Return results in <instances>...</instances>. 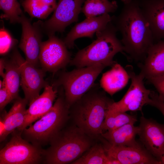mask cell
I'll return each instance as SVG.
<instances>
[{
    "mask_svg": "<svg viewBox=\"0 0 164 164\" xmlns=\"http://www.w3.org/2000/svg\"><path fill=\"white\" fill-rule=\"evenodd\" d=\"M115 26L121 34L125 52L132 60L143 62L155 43L149 25L140 7L138 0L124 4L119 15L112 16Z\"/></svg>",
    "mask_w": 164,
    "mask_h": 164,
    "instance_id": "1",
    "label": "cell"
},
{
    "mask_svg": "<svg viewBox=\"0 0 164 164\" xmlns=\"http://www.w3.org/2000/svg\"><path fill=\"white\" fill-rule=\"evenodd\" d=\"M114 102L94 84L70 106V112L76 126L92 138H99L106 113Z\"/></svg>",
    "mask_w": 164,
    "mask_h": 164,
    "instance_id": "2",
    "label": "cell"
},
{
    "mask_svg": "<svg viewBox=\"0 0 164 164\" xmlns=\"http://www.w3.org/2000/svg\"><path fill=\"white\" fill-rule=\"evenodd\" d=\"M57 89L58 97L51 109L21 131L22 137L36 146L42 148L50 145L69 119L70 107L66 101L64 90L61 87Z\"/></svg>",
    "mask_w": 164,
    "mask_h": 164,
    "instance_id": "3",
    "label": "cell"
},
{
    "mask_svg": "<svg viewBox=\"0 0 164 164\" xmlns=\"http://www.w3.org/2000/svg\"><path fill=\"white\" fill-rule=\"evenodd\" d=\"M92 139L75 125L65 127L44 149L43 163H71L92 145Z\"/></svg>",
    "mask_w": 164,
    "mask_h": 164,
    "instance_id": "4",
    "label": "cell"
},
{
    "mask_svg": "<svg viewBox=\"0 0 164 164\" xmlns=\"http://www.w3.org/2000/svg\"><path fill=\"white\" fill-rule=\"evenodd\" d=\"M111 22L104 29L96 33V40L77 52L71 60L70 65L81 68L101 64L107 67L116 63L113 60V57L117 53L124 51V48L117 37L118 30Z\"/></svg>",
    "mask_w": 164,
    "mask_h": 164,
    "instance_id": "5",
    "label": "cell"
},
{
    "mask_svg": "<svg viewBox=\"0 0 164 164\" xmlns=\"http://www.w3.org/2000/svg\"><path fill=\"white\" fill-rule=\"evenodd\" d=\"M106 67L97 64L77 68L70 72H62L52 85L55 88L63 87L66 101L70 107L91 88L98 76Z\"/></svg>",
    "mask_w": 164,
    "mask_h": 164,
    "instance_id": "6",
    "label": "cell"
},
{
    "mask_svg": "<svg viewBox=\"0 0 164 164\" xmlns=\"http://www.w3.org/2000/svg\"><path fill=\"white\" fill-rule=\"evenodd\" d=\"M0 151V164H37L43 163L44 149L24 139L16 129Z\"/></svg>",
    "mask_w": 164,
    "mask_h": 164,
    "instance_id": "7",
    "label": "cell"
},
{
    "mask_svg": "<svg viewBox=\"0 0 164 164\" xmlns=\"http://www.w3.org/2000/svg\"><path fill=\"white\" fill-rule=\"evenodd\" d=\"M127 68L131 80L130 87L120 101H114L110 105L108 111L112 113L140 111L142 113L143 106L150 103L151 91L145 87L143 81L145 77L141 73L136 74L131 67L128 66Z\"/></svg>",
    "mask_w": 164,
    "mask_h": 164,
    "instance_id": "8",
    "label": "cell"
},
{
    "mask_svg": "<svg viewBox=\"0 0 164 164\" xmlns=\"http://www.w3.org/2000/svg\"><path fill=\"white\" fill-rule=\"evenodd\" d=\"M63 40L55 35L42 42L39 56V64L45 72L53 74L64 68L71 60V54Z\"/></svg>",
    "mask_w": 164,
    "mask_h": 164,
    "instance_id": "9",
    "label": "cell"
},
{
    "mask_svg": "<svg viewBox=\"0 0 164 164\" xmlns=\"http://www.w3.org/2000/svg\"><path fill=\"white\" fill-rule=\"evenodd\" d=\"M11 57L19 67L20 85L24 94V98L29 104L39 95L41 90L49 84L44 79L46 72L28 62L15 47Z\"/></svg>",
    "mask_w": 164,
    "mask_h": 164,
    "instance_id": "10",
    "label": "cell"
},
{
    "mask_svg": "<svg viewBox=\"0 0 164 164\" xmlns=\"http://www.w3.org/2000/svg\"><path fill=\"white\" fill-rule=\"evenodd\" d=\"M85 0H58L51 17L42 22L43 33L48 37L56 32H63L67 27L78 20L82 5Z\"/></svg>",
    "mask_w": 164,
    "mask_h": 164,
    "instance_id": "11",
    "label": "cell"
},
{
    "mask_svg": "<svg viewBox=\"0 0 164 164\" xmlns=\"http://www.w3.org/2000/svg\"><path fill=\"white\" fill-rule=\"evenodd\" d=\"M43 22L39 20L32 24L30 20L23 14L20 23L22 34L19 47L24 53L26 60L38 67L43 33Z\"/></svg>",
    "mask_w": 164,
    "mask_h": 164,
    "instance_id": "12",
    "label": "cell"
},
{
    "mask_svg": "<svg viewBox=\"0 0 164 164\" xmlns=\"http://www.w3.org/2000/svg\"><path fill=\"white\" fill-rule=\"evenodd\" d=\"M138 135L145 148L160 162L164 154V124L141 117Z\"/></svg>",
    "mask_w": 164,
    "mask_h": 164,
    "instance_id": "13",
    "label": "cell"
},
{
    "mask_svg": "<svg viewBox=\"0 0 164 164\" xmlns=\"http://www.w3.org/2000/svg\"><path fill=\"white\" fill-rule=\"evenodd\" d=\"M100 139L107 155L117 159L121 164H161L141 145L136 147L114 146L102 137Z\"/></svg>",
    "mask_w": 164,
    "mask_h": 164,
    "instance_id": "14",
    "label": "cell"
},
{
    "mask_svg": "<svg viewBox=\"0 0 164 164\" xmlns=\"http://www.w3.org/2000/svg\"><path fill=\"white\" fill-rule=\"evenodd\" d=\"M58 93L57 88L49 84L46 85L43 92L29 103V108L26 111L24 121L17 129L22 131L47 113L53 107Z\"/></svg>",
    "mask_w": 164,
    "mask_h": 164,
    "instance_id": "15",
    "label": "cell"
},
{
    "mask_svg": "<svg viewBox=\"0 0 164 164\" xmlns=\"http://www.w3.org/2000/svg\"><path fill=\"white\" fill-rule=\"evenodd\" d=\"M112 20L109 14L86 18L73 26L63 41L67 48H73L76 39L84 37L92 38L95 33L104 29Z\"/></svg>",
    "mask_w": 164,
    "mask_h": 164,
    "instance_id": "16",
    "label": "cell"
},
{
    "mask_svg": "<svg viewBox=\"0 0 164 164\" xmlns=\"http://www.w3.org/2000/svg\"><path fill=\"white\" fill-rule=\"evenodd\" d=\"M155 41L164 39V0H138Z\"/></svg>",
    "mask_w": 164,
    "mask_h": 164,
    "instance_id": "17",
    "label": "cell"
},
{
    "mask_svg": "<svg viewBox=\"0 0 164 164\" xmlns=\"http://www.w3.org/2000/svg\"><path fill=\"white\" fill-rule=\"evenodd\" d=\"M27 101L19 97L15 99L9 111L0 120V141L5 140L8 136L23 124L25 118Z\"/></svg>",
    "mask_w": 164,
    "mask_h": 164,
    "instance_id": "18",
    "label": "cell"
},
{
    "mask_svg": "<svg viewBox=\"0 0 164 164\" xmlns=\"http://www.w3.org/2000/svg\"><path fill=\"white\" fill-rule=\"evenodd\" d=\"M143 62L140 73L148 80L164 74V39L153 44Z\"/></svg>",
    "mask_w": 164,
    "mask_h": 164,
    "instance_id": "19",
    "label": "cell"
},
{
    "mask_svg": "<svg viewBox=\"0 0 164 164\" xmlns=\"http://www.w3.org/2000/svg\"><path fill=\"white\" fill-rule=\"evenodd\" d=\"M130 123L111 131L103 133L101 137L111 145L117 146L139 147L141 145L135 140L139 131L138 126Z\"/></svg>",
    "mask_w": 164,
    "mask_h": 164,
    "instance_id": "20",
    "label": "cell"
},
{
    "mask_svg": "<svg viewBox=\"0 0 164 164\" xmlns=\"http://www.w3.org/2000/svg\"><path fill=\"white\" fill-rule=\"evenodd\" d=\"M129 78L127 72L116 63L110 70L103 74L100 85L105 92L112 96L123 88Z\"/></svg>",
    "mask_w": 164,
    "mask_h": 164,
    "instance_id": "21",
    "label": "cell"
},
{
    "mask_svg": "<svg viewBox=\"0 0 164 164\" xmlns=\"http://www.w3.org/2000/svg\"><path fill=\"white\" fill-rule=\"evenodd\" d=\"M25 12L31 18L46 19L56 9V0H23L21 3Z\"/></svg>",
    "mask_w": 164,
    "mask_h": 164,
    "instance_id": "22",
    "label": "cell"
},
{
    "mask_svg": "<svg viewBox=\"0 0 164 164\" xmlns=\"http://www.w3.org/2000/svg\"><path fill=\"white\" fill-rule=\"evenodd\" d=\"M5 58V77L3 79L6 86L13 99L19 97L20 85L21 72L19 67L11 57L10 59Z\"/></svg>",
    "mask_w": 164,
    "mask_h": 164,
    "instance_id": "23",
    "label": "cell"
},
{
    "mask_svg": "<svg viewBox=\"0 0 164 164\" xmlns=\"http://www.w3.org/2000/svg\"><path fill=\"white\" fill-rule=\"evenodd\" d=\"M81 12L86 18H91L104 14L114 12L118 7L115 1L108 0H85Z\"/></svg>",
    "mask_w": 164,
    "mask_h": 164,
    "instance_id": "24",
    "label": "cell"
},
{
    "mask_svg": "<svg viewBox=\"0 0 164 164\" xmlns=\"http://www.w3.org/2000/svg\"><path fill=\"white\" fill-rule=\"evenodd\" d=\"M107 155L102 144L92 145L86 152L71 164H106Z\"/></svg>",
    "mask_w": 164,
    "mask_h": 164,
    "instance_id": "25",
    "label": "cell"
},
{
    "mask_svg": "<svg viewBox=\"0 0 164 164\" xmlns=\"http://www.w3.org/2000/svg\"><path fill=\"white\" fill-rule=\"evenodd\" d=\"M0 9L3 12L1 18L9 20L11 23H20L23 13L17 0H0Z\"/></svg>",
    "mask_w": 164,
    "mask_h": 164,
    "instance_id": "26",
    "label": "cell"
},
{
    "mask_svg": "<svg viewBox=\"0 0 164 164\" xmlns=\"http://www.w3.org/2000/svg\"><path fill=\"white\" fill-rule=\"evenodd\" d=\"M0 54L4 55L8 52L18 43L9 32L5 29L3 24L0 31Z\"/></svg>",
    "mask_w": 164,
    "mask_h": 164,
    "instance_id": "27",
    "label": "cell"
},
{
    "mask_svg": "<svg viewBox=\"0 0 164 164\" xmlns=\"http://www.w3.org/2000/svg\"><path fill=\"white\" fill-rule=\"evenodd\" d=\"M113 113L114 114L115 118V126L114 129L128 124L130 123L134 124L137 121V117L135 115L128 114L126 112Z\"/></svg>",
    "mask_w": 164,
    "mask_h": 164,
    "instance_id": "28",
    "label": "cell"
},
{
    "mask_svg": "<svg viewBox=\"0 0 164 164\" xmlns=\"http://www.w3.org/2000/svg\"><path fill=\"white\" fill-rule=\"evenodd\" d=\"M12 100L11 96L3 80L2 86L0 88V111H2L6 106Z\"/></svg>",
    "mask_w": 164,
    "mask_h": 164,
    "instance_id": "29",
    "label": "cell"
},
{
    "mask_svg": "<svg viewBox=\"0 0 164 164\" xmlns=\"http://www.w3.org/2000/svg\"><path fill=\"white\" fill-rule=\"evenodd\" d=\"M155 87L160 98L164 101V74L148 80Z\"/></svg>",
    "mask_w": 164,
    "mask_h": 164,
    "instance_id": "30",
    "label": "cell"
},
{
    "mask_svg": "<svg viewBox=\"0 0 164 164\" xmlns=\"http://www.w3.org/2000/svg\"><path fill=\"white\" fill-rule=\"evenodd\" d=\"M115 126L114 114L107 111L103 125L102 130L104 131H110L114 129Z\"/></svg>",
    "mask_w": 164,
    "mask_h": 164,
    "instance_id": "31",
    "label": "cell"
},
{
    "mask_svg": "<svg viewBox=\"0 0 164 164\" xmlns=\"http://www.w3.org/2000/svg\"><path fill=\"white\" fill-rule=\"evenodd\" d=\"M150 97L151 100L149 105L158 109L164 116V101L160 98L158 94L153 91H151Z\"/></svg>",
    "mask_w": 164,
    "mask_h": 164,
    "instance_id": "32",
    "label": "cell"
},
{
    "mask_svg": "<svg viewBox=\"0 0 164 164\" xmlns=\"http://www.w3.org/2000/svg\"><path fill=\"white\" fill-rule=\"evenodd\" d=\"M5 60L4 58H1L0 60V76L3 79L5 77Z\"/></svg>",
    "mask_w": 164,
    "mask_h": 164,
    "instance_id": "33",
    "label": "cell"
},
{
    "mask_svg": "<svg viewBox=\"0 0 164 164\" xmlns=\"http://www.w3.org/2000/svg\"><path fill=\"white\" fill-rule=\"evenodd\" d=\"M121 1L124 4L129 3L132 0H121Z\"/></svg>",
    "mask_w": 164,
    "mask_h": 164,
    "instance_id": "34",
    "label": "cell"
},
{
    "mask_svg": "<svg viewBox=\"0 0 164 164\" xmlns=\"http://www.w3.org/2000/svg\"><path fill=\"white\" fill-rule=\"evenodd\" d=\"M160 163L161 164H164V154L161 159Z\"/></svg>",
    "mask_w": 164,
    "mask_h": 164,
    "instance_id": "35",
    "label": "cell"
},
{
    "mask_svg": "<svg viewBox=\"0 0 164 164\" xmlns=\"http://www.w3.org/2000/svg\"><path fill=\"white\" fill-rule=\"evenodd\" d=\"M23 1V0H20V2L21 3Z\"/></svg>",
    "mask_w": 164,
    "mask_h": 164,
    "instance_id": "36",
    "label": "cell"
}]
</instances>
